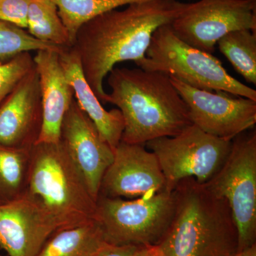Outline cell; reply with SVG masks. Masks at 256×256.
<instances>
[{
	"label": "cell",
	"mask_w": 256,
	"mask_h": 256,
	"mask_svg": "<svg viewBox=\"0 0 256 256\" xmlns=\"http://www.w3.org/2000/svg\"><path fill=\"white\" fill-rule=\"evenodd\" d=\"M186 3L178 0H148L122 10H111L92 18L77 32L74 50L92 92L106 104L104 79L117 64L140 62L160 26L171 24Z\"/></svg>",
	"instance_id": "cell-1"
},
{
	"label": "cell",
	"mask_w": 256,
	"mask_h": 256,
	"mask_svg": "<svg viewBox=\"0 0 256 256\" xmlns=\"http://www.w3.org/2000/svg\"><path fill=\"white\" fill-rule=\"evenodd\" d=\"M106 104L117 106L124 120L121 141L142 144L172 137L192 124L186 104L166 74L140 68H114Z\"/></svg>",
	"instance_id": "cell-2"
},
{
	"label": "cell",
	"mask_w": 256,
	"mask_h": 256,
	"mask_svg": "<svg viewBox=\"0 0 256 256\" xmlns=\"http://www.w3.org/2000/svg\"><path fill=\"white\" fill-rule=\"evenodd\" d=\"M176 208L168 232L158 244L163 256H233L238 235L232 210L204 184L194 178L174 188Z\"/></svg>",
	"instance_id": "cell-3"
},
{
	"label": "cell",
	"mask_w": 256,
	"mask_h": 256,
	"mask_svg": "<svg viewBox=\"0 0 256 256\" xmlns=\"http://www.w3.org/2000/svg\"><path fill=\"white\" fill-rule=\"evenodd\" d=\"M25 192L53 216L62 230L95 217L97 201L60 140L32 146Z\"/></svg>",
	"instance_id": "cell-4"
},
{
	"label": "cell",
	"mask_w": 256,
	"mask_h": 256,
	"mask_svg": "<svg viewBox=\"0 0 256 256\" xmlns=\"http://www.w3.org/2000/svg\"><path fill=\"white\" fill-rule=\"evenodd\" d=\"M139 68L173 76L194 88L225 92L256 101V90L230 75L216 57L190 46L171 25L160 26L152 37Z\"/></svg>",
	"instance_id": "cell-5"
},
{
	"label": "cell",
	"mask_w": 256,
	"mask_h": 256,
	"mask_svg": "<svg viewBox=\"0 0 256 256\" xmlns=\"http://www.w3.org/2000/svg\"><path fill=\"white\" fill-rule=\"evenodd\" d=\"M176 208V192L166 191L134 200L99 196L94 218L114 245H158L168 232Z\"/></svg>",
	"instance_id": "cell-6"
},
{
	"label": "cell",
	"mask_w": 256,
	"mask_h": 256,
	"mask_svg": "<svg viewBox=\"0 0 256 256\" xmlns=\"http://www.w3.org/2000/svg\"><path fill=\"white\" fill-rule=\"evenodd\" d=\"M204 184L228 203L238 230V252L256 244V130L232 140L225 162Z\"/></svg>",
	"instance_id": "cell-7"
},
{
	"label": "cell",
	"mask_w": 256,
	"mask_h": 256,
	"mask_svg": "<svg viewBox=\"0 0 256 256\" xmlns=\"http://www.w3.org/2000/svg\"><path fill=\"white\" fill-rule=\"evenodd\" d=\"M159 162L168 191L186 178L205 184L220 169L230 153L232 140L215 137L194 124L172 137L160 138L146 142Z\"/></svg>",
	"instance_id": "cell-8"
},
{
	"label": "cell",
	"mask_w": 256,
	"mask_h": 256,
	"mask_svg": "<svg viewBox=\"0 0 256 256\" xmlns=\"http://www.w3.org/2000/svg\"><path fill=\"white\" fill-rule=\"evenodd\" d=\"M178 38L213 54L217 42L238 30L256 32V0H200L186 3L172 22Z\"/></svg>",
	"instance_id": "cell-9"
},
{
	"label": "cell",
	"mask_w": 256,
	"mask_h": 256,
	"mask_svg": "<svg viewBox=\"0 0 256 256\" xmlns=\"http://www.w3.org/2000/svg\"><path fill=\"white\" fill-rule=\"evenodd\" d=\"M169 77L186 104L192 124L204 132L232 140L255 127L256 100L220 90H202Z\"/></svg>",
	"instance_id": "cell-10"
},
{
	"label": "cell",
	"mask_w": 256,
	"mask_h": 256,
	"mask_svg": "<svg viewBox=\"0 0 256 256\" xmlns=\"http://www.w3.org/2000/svg\"><path fill=\"white\" fill-rule=\"evenodd\" d=\"M166 190V180L156 154L142 144L120 141L102 178L99 196L137 198Z\"/></svg>",
	"instance_id": "cell-11"
},
{
	"label": "cell",
	"mask_w": 256,
	"mask_h": 256,
	"mask_svg": "<svg viewBox=\"0 0 256 256\" xmlns=\"http://www.w3.org/2000/svg\"><path fill=\"white\" fill-rule=\"evenodd\" d=\"M60 141L97 201L101 182L114 160V151L75 98L64 116Z\"/></svg>",
	"instance_id": "cell-12"
},
{
	"label": "cell",
	"mask_w": 256,
	"mask_h": 256,
	"mask_svg": "<svg viewBox=\"0 0 256 256\" xmlns=\"http://www.w3.org/2000/svg\"><path fill=\"white\" fill-rule=\"evenodd\" d=\"M60 230L53 216L26 192L0 204V248L8 256H37Z\"/></svg>",
	"instance_id": "cell-13"
},
{
	"label": "cell",
	"mask_w": 256,
	"mask_h": 256,
	"mask_svg": "<svg viewBox=\"0 0 256 256\" xmlns=\"http://www.w3.org/2000/svg\"><path fill=\"white\" fill-rule=\"evenodd\" d=\"M42 117L40 77L34 65L0 104V144L31 148L41 132Z\"/></svg>",
	"instance_id": "cell-14"
},
{
	"label": "cell",
	"mask_w": 256,
	"mask_h": 256,
	"mask_svg": "<svg viewBox=\"0 0 256 256\" xmlns=\"http://www.w3.org/2000/svg\"><path fill=\"white\" fill-rule=\"evenodd\" d=\"M33 58L40 77L43 110L41 132L36 143L58 142L64 116L74 98V89L60 65L58 52L40 50Z\"/></svg>",
	"instance_id": "cell-15"
},
{
	"label": "cell",
	"mask_w": 256,
	"mask_h": 256,
	"mask_svg": "<svg viewBox=\"0 0 256 256\" xmlns=\"http://www.w3.org/2000/svg\"><path fill=\"white\" fill-rule=\"evenodd\" d=\"M60 60L66 77L73 88L77 104L114 151L120 142L124 130L120 111L118 108L109 111L104 108L84 77L80 58L74 47L64 48L60 53Z\"/></svg>",
	"instance_id": "cell-16"
},
{
	"label": "cell",
	"mask_w": 256,
	"mask_h": 256,
	"mask_svg": "<svg viewBox=\"0 0 256 256\" xmlns=\"http://www.w3.org/2000/svg\"><path fill=\"white\" fill-rule=\"evenodd\" d=\"M106 244L104 230L94 218L57 232L37 256H94Z\"/></svg>",
	"instance_id": "cell-17"
},
{
	"label": "cell",
	"mask_w": 256,
	"mask_h": 256,
	"mask_svg": "<svg viewBox=\"0 0 256 256\" xmlns=\"http://www.w3.org/2000/svg\"><path fill=\"white\" fill-rule=\"evenodd\" d=\"M31 149L0 144V204L14 201L26 191Z\"/></svg>",
	"instance_id": "cell-18"
},
{
	"label": "cell",
	"mask_w": 256,
	"mask_h": 256,
	"mask_svg": "<svg viewBox=\"0 0 256 256\" xmlns=\"http://www.w3.org/2000/svg\"><path fill=\"white\" fill-rule=\"evenodd\" d=\"M28 28V33L40 41L63 48L72 47L68 31L52 0H31Z\"/></svg>",
	"instance_id": "cell-19"
},
{
	"label": "cell",
	"mask_w": 256,
	"mask_h": 256,
	"mask_svg": "<svg viewBox=\"0 0 256 256\" xmlns=\"http://www.w3.org/2000/svg\"><path fill=\"white\" fill-rule=\"evenodd\" d=\"M57 8L68 31L72 47L77 32L84 24L92 18L120 6L148 0H52Z\"/></svg>",
	"instance_id": "cell-20"
},
{
	"label": "cell",
	"mask_w": 256,
	"mask_h": 256,
	"mask_svg": "<svg viewBox=\"0 0 256 256\" xmlns=\"http://www.w3.org/2000/svg\"><path fill=\"white\" fill-rule=\"evenodd\" d=\"M220 53L246 82L256 85V32L238 30L217 42Z\"/></svg>",
	"instance_id": "cell-21"
},
{
	"label": "cell",
	"mask_w": 256,
	"mask_h": 256,
	"mask_svg": "<svg viewBox=\"0 0 256 256\" xmlns=\"http://www.w3.org/2000/svg\"><path fill=\"white\" fill-rule=\"evenodd\" d=\"M64 48L40 41L26 30L0 20V62H8L24 52L53 50L60 53Z\"/></svg>",
	"instance_id": "cell-22"
},
{
	"label": "cell",
	"mask_w": 256,
	"mask_h": 256,
	"mask_svg": "<svg viewBox=\"0 0 256 256\" xmlns=\"http://www.w3.org/2000/svg\"><path fill=\"white\" fill-rule=\"evenodd\" d=\"M34 66V62L30 52L0 62V104Z\"/></svg>",
	"instance_id": "cell-23"
},
{
	"label": "cell",
	"mask_w": 256,
	"mask_h": 256,
	"mask_svg": "<svg viewBox=\"0 0 256 256\" xmlns=\"http://www.w3.org/2000/svg\"><path fill=\"white\" fill-rule=\"evenodd\" d=\"M31 0H0V20L18 28H28Z\"/></svg>",
	"instance_id": "cell-24"
},
{
	"label": "cell",
	"mask_w": 256,
	"mask_h": 256,
	"mask_svg": "<svg viewBox=\"0 0 256 256\" xmlns=\"http://www.w3.org/2000/svg\"><path fill=\"white\" fill-rule=\"evenodd\" d=\"M141 247L134 245L106 244L94 256H134Z\"/></svg>",
	"instance_id": "cell-25"
},
{
	"label": "cell",
	"mask_w": 256,
	"mask_h": 256,
	"mask_svg": "<svg viewBox=\"0 0 256 256\" xmlns=\"http://www.w3.org/2000/svg\"><path fill=\"white\" fill-rule=\"evenodd\" d=\"M134 256H163L159 246H142L140 248Z\"/></svg>",
	"instance_id": "cell-26"
},
{
	"label": "cell",
	"mask_w": 256,
	"mask_h": 256,
	"mask_svg": "<svg viewBox=\"0 0 256 256\" xmlns=\"http://www.w3.org/2000/svg\"><path fill=\"white\" fill-rule=\"evenodd\" d=\"M233 256H256V244L234 254Z\"/></svg>",
	"instance_id": "cell-27"
},
{
	"label": "cell",
	"mask_w": 256,
	"mask_h": 256,
	"mask_svg": "<svg viewBox=\"0 0 256 256\" xmlns=\"http://www.w3.org/2000/svg\"><path fill=\"white\" fill-rule=\"evenodd\" d=\"M0 256H2L1 254H0Z\"/></svg>",
	"instance_id": "cell-28"
}]
</instances>
